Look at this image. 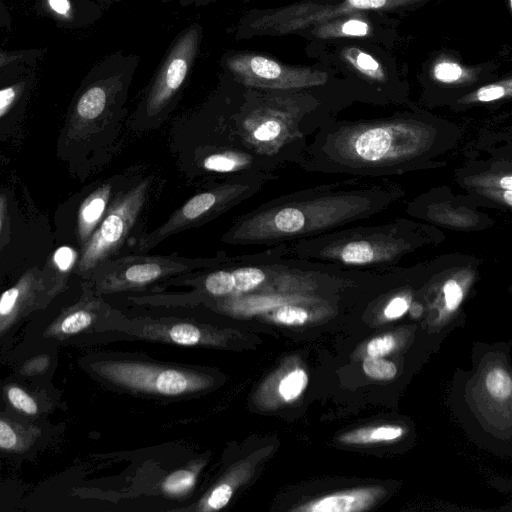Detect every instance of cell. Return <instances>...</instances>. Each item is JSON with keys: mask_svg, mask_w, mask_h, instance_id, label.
<instances>
[{"mask_svg": "<svg viewBox=\"0 0 512 512\" xmlns=\"http://www.w3.org/2000/svg\"><path fill=\"white\" fill-rule=\"evenodd\" d=\"M458 128L395 119L322 128L304 149L307 169L361 176L400 174L445 163Z\"/></svg>", "mask_w": 512, "mask_h": 512, "instance_id": "obj_1", "label": "cell"}, {"mask_svg": "<svg viewBox=\"0 0 512 512\" xmlns=\"http://www.w3.org/2000/svg\"><path fill=\"white\" fill-rule=\"evenodd\" d=\"M400 188L335 183L268 201L240 216L222 235L231 245H276L318 236L371 216L400 198Z\"/></svg>", "mask_w": 512, "mask_h": 512, "instance_id": "obj_2", "label": "cell"}, {"mask_svg": "<svg viewBox=\"0 0 512 512\" xmlns=\"http://www.w3.org/2000/svg\"><path fill=\"white\" fill-rule=\"evenodd\" d=\"M224 114L233 137L246 149L276 164L295 160L305 149L300 110L281 90L243 86L226 75Z\"/></svg>", "mask_w": 512, "mask_h": 512, "instance_id": "obj_3", "label": "cell"}, {"mask_svg": "<svg viewBox=\"0 0 512 512\" xmlns=\"http://www.w3.org/2000/svg\"><path fill=\"white\" fill-rule=\"evenodd\" d=\"M441 232L402 220L381 227L348 229L300 239L294 246L302 259L347 265L386 264L424 245L439 241Z\"/></svg>", "mask_w": 512, "mask_h": 512, "instance_id": "obj_4", "label": "cell"}, {"mask_svg": "<svg viewBox=\"0 0 512 512\" xmlns=\"http://www.w3.org/2000/svg\"><path fill=\"white\" fill-rule=\"evenodd\" d=\"M203 28L193 23L172 41L128 124L137 132L158 128L174 110L197 58Z\"/></svg>", "mask_w": 512, "mask_h": 512, "instance_id": "obj_5", "label": "cell"}, {"mask_svg": "<svg viewBox=\"0 0 512 512\" xmlns=\"http://www.w3.org/2000/svg\"><path fill=\"white\" fill-rule=\"evenodd\" d=\"M275 178L271 172H250L226 178L192 196L157 228L141 234L134 252L145 253L167 238L185 230L198 228L252 197Z\"/></svg>", "mask_w": 512, "mask_h": 512, "instance_id": "obj_6", "label": "cell"}, {"mask_svg": "<svg viewBox=\"0 0 512 512\" xmlns=\"http://www.w3.org/2000/svg\"><path fill=\"white\" fill-rule=\"evenodd\" d=\"M287 246L277 247L243 259L205 269L191 280L209 296L226 298L247 294L283 293L294 287L303 277L301 272L290 268L280 257L287 253Z\"/></svg>", "mask_w": 512, "mask_h": 512, "instance_id": "obj_7", "label": "cell"}, {"mask_svg": "<svg viewBox=\"0 0 512 512\" xmlns=\"http://www.w3.org/2000/svg\"><path fill=\"white\" fill-rule=\"evenodd\" d=\"M155 183L154 175L138 173L116 196L85 246L82 270L104 262L124 246L140 228Z\"/></svg>", "mask_w": 512, "mask_h": 512, "instance_id": "obj_8", "label": "cell"}, {"mask_svg": "<svg viewBox=\"0 0 512 512\" xmlns=\"http://www.w3.org/2000/svg\"><path fill=\"white\" fill-rule=\"evenodd\" d=\"M246 255L229 256L219 252L213 257L190 258L177 253L147 255L134 253L114 260H105L103 285L111 290L140 288L166 277L205 270L243 259Z\"/></svg>", "mask_w": 512, "mask_h": 512, "instance_id": "obj_9", "label": "cell"}, {"mask_svg": "<svg viewBox=\"0 0 512 512\" xmlns=\"http://www.w3.org/2000/svg\"><path fill=\"white\" fill-rule=\"evenodd\" d=\"M179 153L187 175L232 177L250 172H271L277 164L243 147L235 138L207 141Z\"/></svg>", "mask_w": 512, "mask_h": 512, "instance_id": "obj_10", "label": "cell"}, {"mask_svg": "<svg viewBox=\"0 0 512 512\" xmlns=\"http://www.w3.org/2000/svg\"><path fill=\"white\" fill-rule=\"evenodd\" d=\"M220 65L229 78L256 89L285 91L311 82L307 72L287 67L261 53L229 51Z\"/></svg>", "mask_w": 512, "mask_h": 512, "instance_id": "obj_11", "label": "cell"}, {"mask_svg": "<svg viewBox=\"0 0 512 512\" xmlns=\"http://www.w3.org/2000/svg\"><path fill=\"white\" fill-rule=\"evenodd\" d=\"M98 371L120 385L170 396L199 390L208 383L203 377L185 371L136 362H104Z\"/></svg>", "mask_w": 512, "mask_h": 512, "instance_id": "obj_12", "label": "cell"}, {"mask_svg": "<svg viewBox=\"0 0 512 512\" xmlns=\"http://www.w3.org/2000/svg\"><path fill=\"white\" fill-rule=\"evenodd\" d=\"M33 12L65 30H81L95 24L103 8L95 0H35Z\"/></svg>", "mask_w": 512, "mask_h": 512, "instance_id": "obj_13", "label": "cell"}, {"mask_svg": "<svg viewBox=\"0 0 512 512\" xmlns=\"http://www.w3.org/2000/svg\"><path fill=\"white\" fill-rule=\"evenodd\" d=\"M384 491L380 487L342 491L311 501L297 511L305 512H357L370 508Z\"/></svg>", "mask_w": 512, "mask_h": 512, "instance_id": "obj_14", "label": "cell"}, {"mask_svg": "<svg viewBox=\"0 0 512 512\" xmlns=\"http://www.w3.org/2000/svg\"><path fill=\"white\" fill-rule=\"evenodd\" d=\"M123 188L114 192L113 183H105L85 199L79 210V233L82 239L90 236L97 228V225Z\"/></svg>", "mask_w": 512, "mask_h": 512, "instance_id": "obj_15", "label": "cell"}, {"mask_svg": "<svg viewBox=\"0 0 512 512\" xmlns=\"http://www.w3.org/2000/svg\"><path fill=\"white\" fill-rule=\"evenodd\" d=\"M404 433L402 427L382 425L378 427L360 428L342 434L338 441L344 444H367L383 441H392Z\"/></svg>", "mask_w": 512, "mask_h": 512, "instance_id": "obj_16", "label": "cell"}, {"mask_svg": "<svg viewBox=\"0 0 512 512\" xmlns=\"http://www.w3.org/2000/svg\"><path fill=\"white\" fill-rule=\"evenodd\" d=\"M47 52L46 48L4 49L0 47V72L15 64H39Z\"/></svg>", "mask_w": 512, "mask_h": 512, "instance_id": "obj_17", "label": "cell"}, {"mask_svg": "<svg viewBox=\"0 0 512 512\" xmlns=\"http://www.w3.org/2000/svg\"><path fill=\"white\" fill-rule=\"evenodd\" d=\"M308 383V377L303 369L297 368L287 373L279 382L280 397L289 402L300 396Z\"/></svg>", "mask_w": 512, "mask_h": 512, "instance_id": "obj_18", "label": "cell"}, {"mask_svg": "<svg viewBox=\"0 0 512 512\" xmlns=\"http://www.w3.org/2000/svg\"><path fill=\"white\" fill-rule=\"evenodd\" d=\"M196 475L187 469L177 470L165 478L162 490L170 496H182L195 485Z\"/></svg>", "mask_w": 512, "mask_h": 512, "instance_id": "obj_19", "label": "cell"}, {"mask_svg": "<svg viewBox=\"0 0 512 512\" xmlns=\"http://www.w3.org/2000/svg\"><path fill=\"white\" fill-rule=\"evenodd\" d=\"M271 318L285 325H302L308 319V311L293 302L281 304L270 310Z\"/></svg>", "mask_w": 512, "mask_h": 512, "instance_id": "obj_20", "label": "cell"}, {"mask_svg": "<svg viewBox=\"0 0 512 512\" xmlns=\"http://www.w3.org/2000/svg\"><path fill=\"white\" fill-rule=\"evenodd\" d=\"M486 388L497 399H506L512 392L510 375L502 368L492 369L486 376Z\"/></svg>", "mask_w": 512, "mask_h": 512, "instance_id": "obj_21", "label": "cell"}, {"mask_svg": "<svg viewBox=\"0 0 512 512\" xmlns=\"http://www.w3.org/2000/svg\"><path fill=\"white\" fill-rule=\"evenodd\" d=\"M365 374L375 380L392 379L397 372L395 364L380 357H369L363 362Z\"/></svg>", "mask_w": 512, "mask_h": 512, "instance_id": "obj_22", "label": "cell"}, {"mask_svg": "<svg viewBox=\"0 0 512 512\" xmlns=\"http://www.w3.org/2000/svg\"><path fill=\"white\" fill-rule=\"evenodd\" d=\"M168 335L174 343L184 346L196 345L202 339L200 329L189 323L173 325L169 328Z\"/></svg>", "mask_w": 512, "mask_h": 512, "instance_id": "obj_23", "label": "cell"}, {"mask_svg": "<svg viewBox=\"0 0 512 512\" xmlns=\"http://www.w3.org/2000/svg\"><path fill=\"white\" fill-rule=\"evenodd\" d=\"M92 315L85 310H77L68 314L60 322L59 330L65 335L77 334L92 323Z\"/></svg>", "mask_w": 512, "mask_h": 512, "instance_id": "obj_24", "label": "cell"}, {"mask_svg": "<svg viewBox=\"0 0 512 512\" xmlns=\"http://www.w3.org/2000/svg\"><path fill=\"white\" fill-rule=\"evenodd\" d=\"M7 397L14 408L27 415H35L38 412V405L34 398L18 386H10Z\"/></svg>", "mask_w": 512, "mask_h": 512, "instance_id": "obj_25", "label": "cell"}, {"mask_svg": "<svg viewBox=\"0 0 512 512\" xmlns=\"http://www.w3.org/2000/svg\"><path fill=\"white\" fill-rule=\"evenodd\" d=\"M233 494V489L230 484L223 482L216 486L208 495L202 510L204 511H217L225 507Z\"/></svg>", "mask_w": 512, "mask_h": 512, "instance_id": "obj_26", "label": "cell"}, {"mask_svg": "<svg viewBox=\"0 0 512 512\" xmlns=\"http://www.w3.org/2000/svg\"><path fill=\"white\" fill-rule=\"evenodd\" d=\"M445 304L448 310H456L463 300V289L455 279H448L443 285Z\"/></svg>", "mask_w": 512, "mask_h": 512, "instance_id": "obj_27", "label": "cell"}, {"mask_svg": "<svg viewBox=\"0 0 512 512\" xmlns=\"http://www.w3.org/2000/svg\"><path fill=\"white\" fill-rule=\"evenodd\" d=\"M396 346V341L391 335H384L372 339L367 345L369 357H382L390 353Z\"/></svg>", "mask_w": 512, "mask_h": 512, "instance_id": "obj_28", "label": "cell"}, {"mask_svg": "<svg viewBox=\"0 0 512 512\" xmlns=\"http://www.w3.org/2000/svg\"><path fill=\"white\" fill-rule=\"evenodd\" d=\"M20 296V289L18 287H11L4 291L0 296V318L5 319L9 317L15 310L18 299Z\"/></svg>", "mask_w": 512, "mask_h": 512, "instance_id": "obj_29", "label": "cell"}, {"mask_svg": "<svg viewBox=\"0 0 512 512\" xmlns=\"http://www.w3.org/2000/svg\"><path fill=\"white\" fill-rule=\"evenodd\" d=\"M434 75L443 82H453L462 75V70L456 63L444 62L436 65Z\"/></svg>", "mask_w": 512, "mask_h": 512, "instance_id": "obj_30", "label": "cell"}, {"mask_svg": "<svg viewBox=\"0 0 512 512\" xmlns=\"http://www.w3.org/2000/svg\"><path fill=\"white\" fill-rule=\"evenodd\" d=\"M53 259L60 271H68L75 262L76 253L69 246H61L55 251Z\"/></svg>", "mask_w": 512, "mask_h": 512, "instance_id": "obj_31", "label": "cell"}, {"mask_svg": "<svg viewBox=\"0 0 512 512\" xmlns=\"http://www.w3.org/2000/svg\"><path fill=\"white\" fill-rule=\"evenodd\" d=\"M18 437L14 429L4 420L0 419V448L11 450L17 446Z\"/></svg>", "mask_w": 512, "mask_h": 512, "instance_id": "obj_32", "label": "cell"}, {"mask_svg": "<svg viewBox=\"0 0 512 512\" xmlns=\"http://www.w3.org/2000/svg\"><path fill=\"white\" fill-rule=\"evenodd\" d=\"M409 309V303L405 297L393 298L385 307L384 315L388 319H395L402 316Z\"/></svg>", "mask_w": 512, "mask_h": 512, "instance_id": "obj_33", "label": "cell"}, {"mask_svg": "<svg viewBox=\"0 0 512 512\" xmlns=\"http://www.w3.org/2000/svg\"><path fill=\"white\" fill-rule=\"evenodd\" d=\"M505 88L501 85H488L477 92V99L481 102H489L502 98L505 95Z\"/></svg>", "mask_w": 512, "mask_h": 512, "instance_id": "obj_34", "label": "cell"}, {"mask_svg": "<svg viewBox=\"0 0 512 512\" xmlns=\"http://www.w3.org/2000/svg\"><path fill=\"white\" fill-rule=\"evenodd\" d=\"M342 31L347 35L363 36L367 34L368 26L359 20H349L344 23Z\"/></svg>", "mask_w": 512, "mask_h": 512, "instance_id": "obj_35", "label": "cell"}, {"mask_svg": "<svg viewBox=\"0 0 512 512\" xmlns=\"http://www.w3.org/2000/svg\"><path fill=\"white\" fill-rule=\"evenodd\" d=\"M356 65L359 69L365 71L366 73H372L378 70V63L368 54L363 52H359L355 59Z\"/></svg>", "mask_w": 512, "mask_h": 512, "instance_id": "obj_36", "label": "cell"}, {"mask_svg": "<svg viewBox=\"0 0 512 512\" xmlns=\"http://www.w3.org/2000/svg\"><path fill=\"white\" fill-rule=\"evenodd\" d=\"M11 25L12 14L10 9L4 0H0V29H8L11 27Z\"/></svg>", "mask_w": 512, "mask_h": 512, "instance_id": "obj_37", "label": "cell"}, {"mask_svg": "<svg viewBox=\"0 0 512 512\" xmlns=\"http://www.w3.org/2000/svg\"><path fill=\"white\" fill-rule=\"evenodd\" d=\"M349 3L361 9H377L386 3V0H348Z\"/></svg>", "mask_w": 512, "mask_h": 512, "instance_id": "obj_38", "label": "cell"}, {"mask_svg": "<svg viewBox=\"0 0 512 512\" xmlns=\"http://www.w3.org/2000/svg\"><path fill=\"white\" fill-rule=\"evenodd\" d=\"M163 2H167V1H172V0H162ZM213 0H179V3L181 5H190V4H194V5H204L208 2H211Z\"/></svg>", "mask_w": 512, "mask_h": 512, "instance_id": "obj_39", "label": "cell"}, {"mask_svg": "<svg viewBox=\"0 0 512 512\" xmlns=\"http://www.w3.org/2000/svg\"><path fill=\"white\" fill-rule=\"evenodd\" d=\"M103 9L108 8L114 3H117L121 0H95Z\"/></svg>", "mask_w": 512, "mask_h": 512, "instance_id": "obj_40", "label": "cell"}, {"mask_svg": "<svg viewBox=\"0 0 512 512\" xmlns=\"http://www.w3.org/2000/svg\"><path fill=\"white\" fill-rule=\"evenodd\" d=\"M1 224H2V220H1V215H0V229H1Z\"/></svg>", "mask_w": 512, "mask_h": 512, "instance_id": "obj_41", "label": "cell"}]
</instances>
